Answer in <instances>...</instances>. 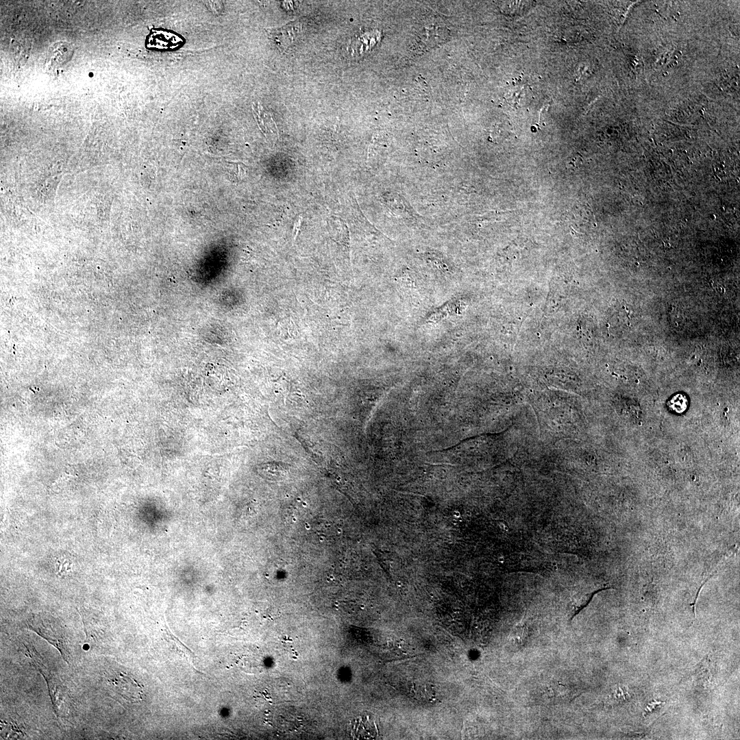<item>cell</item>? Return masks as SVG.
<instances>
[{
    "label": "cell",
    "mask_w": 740,
    "mask_h": 740,
    "mask_svg": "<svg viewBox=\"0 0 740 740\" xmlns=\"http://www.w3.org/2000/svg\"><path fill=\"white\" fill-rule=\"evenodd\" d=\"M108 683L122 697L132 702L141 699L140 686L129 675L119 673L108 679Z\"/></svg>",
    "instance_id": "cell-5"
},
{
    "label": "cell",
    "mask_w": 740,
    "mask_h": 740,
    "mask_svg": "<svg viewBox=\"0 0 740 740\" xmlns=\"http://www.w3.org/2000/svg\"><path fill=\"white\" fill-rule=\"evenodd\" d=\"M30 658L47 682L49 695L56 714L60 717L66 716L71 707V700L68 690L59 680L55 679L53 676L50 678V674L47 671L42 662L40 661V658L36 654V652L32 653Z\"/></svg>",
    "instance_id": "cell-2"
},
{
    "label": "cell",
    "mask_w": 740,
    "mask_h": 740,
    "mask_svg": "<svg viewBox=\"0 0 740 740\" xmlns=\"http://www.w3.org/2000/svg\"><path fill=\"white\" fill-rule=\"evenodd\" d=\"M64 42L62 43V45L57 43L56 46H53V49H51L52 53H51V58L56 62H64V60L68 59V57L70 56L69 53H61L66 47L64 46Z\"/></svg>",
    "instance_id": "cell-7"
},
{
    "label": "cell",
    "mask_w": 740,
    "mask_h": 740,
    "mask_svg": "<svg viewBox=\"0 0 740 740\" xmlns=\"http://www.w3.org/2000/svg\"><path fill=\"white\" fill-rule=\"evenodd\" d=\"M668 408L676 413H682L688 406V399L683 393L674 395L667 402Z\"/></svg>",
    "instance_id": "cell-6"
},
{
    "label": "cell",
    "mask_w": 740,
    "mask_h": 740,
    "mask_svg": "<svg viewBox=\"0 0 740 740\" xmlns=\"http://www.w3.org/2000/svg\"><path fill=\"white\" fill-rule=\"evenodd\" d=\"M301 30L299 21H293L286 25L267 29L269 37L281 52H284L294 42Z\"/></svg>",
    "instance_id": "cell-4"
},
{
    "label": "cell",
    "mask_w": 740,
    "mask_h": 740,
    "mask_svg": "<svg viewBox=\"0 0 740 740\" xmlns=\"http://www.w3.org/2000/svg\"><path fill=\"white\" fill-rule=\"evenodd\" d=\"M27 626L58 650L64 660L69 663L71 652L68 639L63 628L57 623L36 616L29 619Z\"/></svg>",
    "instance_id": "cell-1"
},
{
    "label": "cell",
    "mask_w": 740,
    "mask_h": 740,
    "mask_svg": "<svg viewBox=\"0 0 740 740\" xmlns=\"http://www.w3.org/2000/svg\"><path fill=\"white\" fill-rule=\"evenodd\" d=\"M444 26L430 24L424 26L417 34L413 43L416 51H426L445 40L449 32Z\"/></svg>",
    "instance_id": "cell-3"
}]
</instances>
